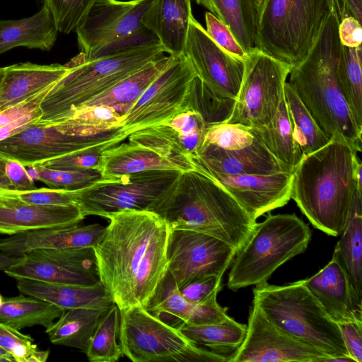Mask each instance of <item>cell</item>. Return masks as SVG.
<instances>
[{
  "mask_svg": "<svg viewBox=\"0 0 362 362\" xmlns=\"http://www.w3.org/2000/svg\"><path fill=\"white\" fill-rule=\"evenodd\" d=\"M108 219L93 247L100 281L119 310L146 308L168 271L170 229L148 211H122Z\"/></svg>",
  "mask_w": 362,
  "mask_h": 362,
  "instance_id": "1",
  "label": "cell"
},
{
  "mask_svg": "<svg viewBox=\"0 0 362 362\" xmlns=\"http://www.w3.org/2000/svg\"><path fill=\"white\" fill-rule=\"evenodd\" d=\"M358 152L346 142L331 139L303 156L293 170L291 199L313 226L339 236L347 222L357 187Z\"/></svg>",
  "mask_w": 362,
  "mask_h": 362,
  "instance_id": "2",
  "label": "cell"
},
{
  "mask_svg": "<svg viewBox=\"0 0 362 362\" xmlns=\"http://www.w3.org/2000/svg\"><path fill=\"white\" fill-rule=\"evenodd\" d=\"M339 21L332 11L307 56L290 71L288 83L325 134L361 151V134L337 74L341 51Z\"/></svg>",
  "mask_w": 362,
  "mask_h": 362,
  "instance_id": "3",
  "label": "cell"
},
{
  "mask_svg": "<svg viewBox=\"0 0 362 362\" xmlns=\"http://www.w3.org/2000/svg\"><path fill=\"white\" fill-rule=\"evenodd\" d=\"M156 213L170 230H189L212 235L237 252L257 223L221 185L196 170L180 173Z\"/></svg>",
  "mask_w": 362,
  "mask_h": 362,
  "instance_id": "4",
  "label": "cell"
},
{
  "mask_svg": "<svg viewBox=\"0 0 362 362\" xmlns=\"http://www.w3.org/2000/svg\"><path fill=\"white\" fill-rule=\"evenodd\" d=\"M332 11L339 22L351 16L345 0H259L255 47L293 66L307 56Z\"/></svg>",
  "mask_w": 362,
  "mask_h": 362,
  "instance_id": "5",
  "label": "cell"
},
{
  "mask_svg": "<svg viewBox=\"0 0 362 362\" xmlns=\"http://www.w3.org/2000/svg\"><path fill=\"white\" fill-rule=\"evenodd\" d=\"M165 53L155 41L88 61L77 55L67 64L69 72L42 100L39 121L54 122L69 118L75 110Z\"/></svg>",
  "mask_w": 362,
  "mask_h": 362,
  "instance_id": "6",
  "label": "cell"
},
{
  "mask_svg": "<svg viewBox=\"0 0 362 362\" xmlns=\"http://www.w3.org/2000/svg\"><path fill=\"white\" fill-rule=\"evenodd\" d=\"M252 301L280 329L327 357H350L338 324L328 316L302 280L285 286L267 281L255 285Z\"/></svg>",
  "mask_w": 362,
  "mask_h": 362,
  "instance_id": "7",
  "label": "cell"
},
{
  "mask_svg": "<svg viewBox=\"0 0 362 362\" xmlns=\"http://www.w3.org/2000/svg\"><path fill=\"white\" fill-rule=\"evenodd\" d=\"M308 226L295 214H269L253 230L231 263L227 286L237 291L266 282L274 272L305 251L311 239Z\"/></svg>",
  "mask_w": 362,
  "mask_h": 362,
  "instance_id": "8",
  "label": "cell"
},
{
  "mask_svg": "<svg viewBox=\"0 0 362 362\" xmlns=\"http://www.w3.org/2000/svg\"><path fill=\"white\" fill-rule=\"evenodd\" d=\"M119 342L134 362H224L228 356L193 344L180 329L151 315L143 306L119 310Z\"/></svg>",
  "mask_w": 362,
  "mask_h": 362,
  "instance_id": "9",
  "label": "cell"
},
{
  "mask_svg": "<svg viewBox=\"0 0 362 362\" xmlns=\"http://www.w3.org/2000/svg\"><path fill=\"white\" fill-rule=\"evenodd\" d=\"M151 0H98L74 31L83 61L158 41L142 23Z\"/></svg>",
  "mask_w": 362,
  "mask_h": 362,
  "instance_id": "10",
  "label": "cell"
},
{
  "mask_svg": "<svg viewBox=\"0 0 362 362\" xmlns=\"http://www.w3.org/2000/svg\"><path fill=\"white\" fill-rule=\"evenodd\" d=\"M182 172L151 170L116 179H100L74 191V202L83 215L109 218L126 210L156 213L175 186Z\"/></svg>",
  "mask_w": 362,
  "mask_h": 362,
  "instance_id": "11",
  "label": "cell"
},
{
  "mask_svg": "<svg viewBox=\"0 0 362 362\" xmlns=\"http://www.w3.org/2000/svg\"><path fill=\"white\" fill-rule=\"evenodd\" d=\"M241 85L229 118L225 122L247 127L268 124L284 98L291 68L255 47L244 60Z\"/></svg>",
  "mask_w": 362,
  "mask_h": 362,
  "instance_id": "12",
  "label": "cell"
},
{
  "mask_svg": "<svg viewBox=\"0 0 362 362\" xmlns=\"http://www.w3.org/2000/svg\"><path fill=\"white\" fill-rule=\"evenodd\" d=\"M197 74L187 57H173L168 68L148 87L123 117L122 130L132 133L164 123L187 110Z\"/></svg>",
  "mask_w": 362,
  "mask_h": 362,
  "instance_id": "13",
  "label": "cell"
},
{
  "mask_svg": "<svg viewBox=\"0 0 362 362\" xmlns=\"http://www.w3.org/2000/svg\"><path fill=\"white\" fill-rule=\"evenodd\" d=\"M237 252L212 235L189 230H170L168 271L178 288L199 277L223 276Z\"/></svg>",
  "mask_w": 362,
  "mask_h": 362,
  "instance_id": "14",
  "label": "cell"
},
{
  "mask_svg": "<svg viewBox=\"0 0 362 362\" xmlns=\"http://www.w3.org/2000/svg\"><path fill=\"white\" fill-rule=\"evenodd\" d=\"M128 136L121 127L95 136H78L65 132L59 122H35L0 141V153L23 165L40 164L109 140Z\"/></svg>",
  "mask_w": 362,
  "mask_h": 362,
  "instance_id": "15",
  "label": "cell"
},
{
  "mask_svg": "<svg viewBox=\"0 0 362 362\" xmlns=\"http://www.w3.org/2000/svg\"><path fill=\"white\" fill-rule=\"evenodd\" d=\"M4 272L13 279L84 286L100 282L95 250L91 247L34 250Z\"/></svg>",
  "mask_w": 362,
  "mask_h": 362,
  "instance_id": "16",
  "label": "cell"
},
{
  "mask_svg": "<svg viewBox=\"0 0 362 362\" xmlns=\"http://www.w3.org/2000/svg\"><path fill=\"white\" fill-rule=\"evenodd\" d=\"M327 356L274 325L252 301L246 333L228 362H323Z\"/></svg>",
  "mask_w": 362,
  "mask_h": 362,
  "instance_id": "17",
  "label": "cell"
},
{
  "mask_svg": "<svg viewBox=\"0 0 362 362\" xmlns=\"http://www.w3.org/2000/svg\"><path fill=\"white\" fill-rule=\"evenodd\" d=\"M185 55L197 77L212 92L235 100L244 74V61L221 48L193 16Z\"/></svg>",
  "mask_w": 362,
  "mask_h": 362,
  "instance_id": "18",
  "label": "cell"
},
{
  "mask_svg": "<svg viewBox=\"0 0 362 362\" xmlns=\"http://www.w3.org/2000/svg\"><path fill=\"white\" fill-rule=\"evenodd\" d=\"M207 176L221 185L255 221L291 199L293 172Z\"/></svg>",
  "mask_w": 362,
  "mask_h": 362,
  "instance_id": "19",
  "label": "cell"
},
{
  "mask_svg": "<svg viewBox=\"0 0 362 362\" xmlns=\"http://www.w3.org/2000/svg\"><path fill=\"white\" fill-rule=\"evenodd\" d=\"M189 158L194 169L206 175L269 174L293 170L274 157L257 139L250 146L233 151L203 144L200 151Z\"/></svg>",
  "mask_w": 362,
  "mask_h": 362,
  "instance_id": "20",
  "label": "cell"
},
{
  "mask_svg": "<svg viewBox=\"0 0 362 362\" xmlns=\"http://www.w3.org/2000/svg\"><path fill=\"white\" fill-rule=\"evenodd\" d=\"M146 309L151 315L180 329L183 325H207L223 322L228 315L216 298L198 303L182 296L170 273L167 271Z\"/></svg>",
  "mask_w": 362,
  "mask_h": 362,
  "instance_id": "21",
  "label": "cell"
},
{
  "mask_svg": "<svg viewBox=\"0 0 362 362\" xmlns=\"http://www.w3.org/2000/svg\"><path fill=\"white\" fill-rule=\"evenodd\" d=\"M302 281L335 322L362 321V296L334 258L317 274Z\"/></svg>",
  "mask_w": 362,
  "mask_h": 362,
  "instance_id": "22",
  "label": "cell"
},
{
  "mask_svg": "<svg viewBox=\"0 0 362 362\" xmlns=\"http://www.w3.org/2000/svg\"><path fill=\"white\" fill-rule=\"evenodd\" d=\"M76 204L40 205L0 195V234L16 235L30 230L78 224L83 219Z\"/></svg>",
  "mask_w": 362,
  "mask_h": 362,
  "instance_id": "23",
  "label": "cell"
},
{
  "mask_svg": "<svg viewBox=\"0 0 362 362\" xmlns=\"http://www.w3.org/2000/svg\"><path fill=\"white\" fill-rule=\"evenodd\" d=\"M99 223L44 228L13 235L0 240V251L11 257L41 249L94 247L105 232Z\"/></svg>",
  "mask_w": 362,
  "mask_h": 362,
  "instance_id": "24",
  "label": "cell"
},
{
  "mask_svg": "<svg viewBox=\"0 0 362 362\" xmlns=\"http://www.w3.org/2000/svg\"><path fill=\"white\" fill-rule=\"evenodd\" d=\"M192 0H151L142 23L165 53L184 56L192 18Z\"/></svg>",
  "mask_w": 362,
  "mask_h": 362,
  "instance_id": "25",
  "label": "cell"
},
{
  "mask_svg": "<svg viewBox=\"0 0 362 362\" xmlns=\"http://www.w3.org/2000/svg\"><path fill=\"white\" fill-rule=\"evenodd\" d=\"M19 292L52 303L63 310L78 308L108 309L114 304L101 282L84 286L17 278Z\"/></svg>",
  "mask_w": 362,
  "mask_h": 362,
  "instance_id": "26",
  "label": "cell"
},
{
  "mask_svg": "<svg viewBox=\"0 0 362 362\" xmlns=\"http://www.w3.org/2000/svg\"><path fill=\"white\" fill-rule=\"evenodd\" d=\"M69 71L67 64L40 65L29 62L5 67V76L0 89V110L20 103L55 83Z\"/></svg>",
  "mask_w": 362,
  "mask_h": 362,
  "instance_id": "27",
  "label": "cell"
},
{
  "mask_svg": "<svg viewBox=\"0 0 362 362\" xmlns=\"http://www.w3.org/2000/svg\"><path fill=\"white\" fill-rule=\"evenodd\" d=\"M58 30L45 6L35 14L19 20L0 21V54L13 48L50 50L56 42Z\"/></svg>",
  "mask_w": 362,
  "mask_h": 362,
  "instance_id": "28",
  "label": "cell"
},
{
  "mask_svg": "<svg viewBox=\"0 0 362 362\" xmlns=\"http://www.w3.org/2000/svg\"><path fill=\"white\" fill-rule=\"evenodd\" d=\"M173 59V56L164 55L149 62L82 106L110 107L124 117L148 87L168 68Z\"/></svg>",
  "mask_w": 362,
  "mask_h": 362,
  "instance_id": "29",
  "label": "cell"
},
{
  "mask_svg": "<svg viewBox=\"0 0 362 362\" xmlns=\"http://www.w3.org/2000/svg\"><path fill=\"white\" fill-rule=\"evenodd\" d=\"M102 179H116L151 170H174L180 167L155 152L134 144L111 146L102 152Z\"/></svg>",
  "mask_w": 362,
  "mask_h": 362,
  "instance_id": "30",
  "label": "cell"
},
{
  "mask_svg": "<svg viewBox=\"0 0 362 362\" xmlns=\"http://www.w3.org/2000/svg\"><path fill=\"white\" fill-rule=\"evenodd\" d=\"M194 1L225 24L247 54L255 48L259 0Z\"/></svg>",
  "mask_w": 362,
  "mask_h": 362,
  "instance_id": "31",
  "label": "cell"
},
{
  "mask_svg": "<svg viewBox=\"0 0 362 362\" xmlns=\"http://www.w3.org/2000/svg\"><path fill=\"white\" fill-rule=\"evenodd\" d=\"M362 192L357 190L334 258L346 273L355 291L362 296Z\"/></svg>",
  "mask_w": 362,
  "mask_h": 362,
  "instance_id": "32",
  "label": "cell"
},
{
  "mask_svg": "<svg viewBox=\"0 0 362 362\" xmlns=\"http://www.w3.org/2000/svg\"><path fill=\"white\" fill-rule=\"evenodd\" d=\"M108 309L66 310L57 322L46 328L45 332L52 344L76 348L85 353L99 322Z\"/></svg>",
  "mask_w": 362,
  "mask_h": 362,
  "instance_id": "33",
  "label": "cell"
},
{
  "mask_svg": "<svg viewBox=\"0 0 362 362\" xmlns=\"http://www.w3.org/2000/svg\"><path fill=\"white\" fill-rule=\"evenodd\" d=\"M250 129L255 137L283 163L294 168L302 159L303 155L293 136L285 98L268 124Z\"/></svg>",
  "mask_w": 362,
  "mask_h": 362,
  "instance_id": "34",
  "label": "cell"
},
{
  "mask_svg": "<svg viewBox=\"0 0 362 362\" xmlns=\"http://www.w3.org/2000/svg\"><path fill=\"white\" fill-rule=\"evenodd\" d=\"M64 311L47 301L21 293L16 297L4 298L0 307V322L18 330L35 325L47 328Z\"/></svg>",
  "mask_w": 362,
  "mask_h": 362,
  "instance_id": "35",
  "label": "cell"
},
{
  "mask_svg": "<svg viewBox=\"0 0 362 362\" xmlns=\"http://www.w3.org/2000/svg\"><path fill=\"white\" fill-rule=\"evenodd\" d=\"M246 329L247 325L236 322L229 316L218 323L183 325L180 328L195 345L206 346L211 351L223 355L235 350L241 344Z\"/></svg>",
  "mask_w": 362,
  "mask_h": 362,
  "instance_id": "36",
  "label": "cell"
},
{
  "mask_svg": "<svg viewBox=\"0 0 362 362\" xmlns=\"http://www.w3.org/2000/svg\"><path fill=\"white\" fill-rule=\"evenodd\" d=\"M127 138L129 143L149 149L175 163L182 172L195 170L182 145L179 134L165 124L136 131Z\"/></svg>",
  "mask_w": 362,
  "mask_h": 362,
  "instance_id": "37",
  "label": "cell"
},
{
  "mask_svg": "<svg viewBox=\"0 0 362 362\" xmlns=\"http://www.w3.org/2000/svg\"><path fill=\"white\" fill-rule=\"evenodd\" d=\"M361 45L348 47L341 45L337 74L341 92L358 127L362 130Z\"/></svg>",
  "mask_w": 362,
  "mask_h": 362,
  "instance_id": "38",
  "label": "cell"
},
{
  "mask_svg": "<svg viewBox=\"0 0 362 362\" xmlns=\"http://www.w3.org/2000/svg\"><path fill=\"white\" fill-rule=\"evenodd\" d=\"M284 98L294 139L303 156L327 144L330 139L321 130L300 98L286 82Z\"/></svg>",
  "mask_w": 362,
  "mask_h": 362,
  "instance_id": "39",
  "label": "cell"
},
{
  "mask_svg": "<svg viewBox=\"0 0 362 362\" xmlns=\"http://www.w3.org/2000/svg\"><path fill=\"white\" fill-rule=\"evenodd\" d=\"M123 116L106 106H81L67 119L58 121L67 133L78 136H95L120 128Z\"/></svg>",
  "mask_w": 362,
  "mask_h": 362,
  "instance_id": "40",
  "label": "cell"
},
{
  "mask_svg": "<svg viewBox=\"0 0 362 362\" xmlns=\"http://www.w3.org/2000/svg\"><path fill=\"white\" fill-rule=\"evenodd\" d=\"M119 310L114 303L99 322L85 352L90 362H115L124 356L119 342Z\"/></svg>",
  "mask_w": 362,
  "mask_h": 362,
  "instance_id": "41",
  "label": "cell"
},
{
  "mask_svg": "<svg viewBox=\"0 0 362 362\" xmlns=\"http://www.w3.org/2000/svg\"><path fill=\"white\" fill-rule=\"evenodd\" d=\"M57 82L20 103L0 110V141L21 132L40 119L42 115L40 104Z\"/></svg>",
  "mask_w": 362,
  "mask_h": 362,
  "instance_id": "42",
  "label": "cell"
},
{
  "mask_svg": "<svg viewBox=\"0 0 362 362\" xmlns=\"http://www.w3.org/2000/svg\"><path fill=\"white\" fill-rule=\"evenodd\" d=\"M26 167L27 172L33 180L42 182L53 189L80 190L91 186L102 178L100 172L94 170H59L40 164Z\"/></svg>",
  "mask_w": 362,
  "mask_h": 362,
  "instance_id": "43",
  "label": "cell"
},
{
  "mask_svg": "<svg viewBox=\"0 0 362 362\" xmlns=\"http://www.w3.org/2000/svg\"><path fill=\"white\" fill-rule=\"evenodd\" d=\"M125 139L126 138L124 137H117L107 141L45 161L40 165L59 170H94L100 172L103 166L102 152L111 146L119 144Z\"/></svg>",
  "mask_w": 362,
  "mask_h": 362,
  "instance_id": "44",
  "label": "cell"
},
{
  "mask_svg": "<svg viewBox=\"0 0 362 362\" xmlns=\"http://www.w3.org/2000/svg\"><path fill=\"white\" fill-rule=\"evenodd\" d=\"M98 0H41L48 9L59 33L68 35L82 23Z\"/></svg>",
  "mask_w": 362,
  "mask_h": 362,
  "instance_id": "45",
  "label": "cell"
},
{
  "mask_svg": "<svg viewBox=\"0 0 362 362\" xmlns=\"http://www.w3.org/2000/svg\"><path fill=\"white\" fill-rule=\"evenodd\" d=\"M0 346L6 350L16 362H45L49 351H40L34 339L18 329L0 322Z\"/></svg>",
  "mask_w": 362,
  "mask_h": 362,
  "instance_id": "46",
  "label": "cell"
},
{
  "mask_svg": "<svg viewBox=\"0 0 362 362\" xmlns=\"http://www.w3.org/2000/svg\"><path fill=\"white\" fill-rule=\"evenodd\" d=\"M255 141L250 127L240 124L221 122L208 126L204 144L233 151L247 147Z\"/></svg>",
  "mask_w": 362,
  "mask_h": 362,
  "instance_id": "47",
  "label": "cell"
},
{
  "mask_svg": "<svg viewBox=\"0 0 362 362\" xmlns=\"http://www.w3.org/2000/svg\"><path fill=\"white\" fill-rule=\"evenodd\" d=\"M2 195L32 204H76L74 202V191L53 189L50 187L35 188L32 190L26 191L6 189Z\"/></svg>",
  "mask_w": 362,
  "mask_h": 362,
  "instance_id": "48",
  "label": "cell"
},
{
  "mask_svg": "<svg viewBox=\"0 0 362 362\" xmlns=\"http://www.w3.org/2000/svg\"><path fill=\"white\" fill-rule=\"evenodd\" d=\"M206 31L228 54L245 60L247 54L233 37L230 29L210 12L205 13Z\"/></svg>",
  "mask_w": 362,
  "mask_h": 362,
  "instance_id": "49",
  "label": "cell"
},
{
  "mask_svg": "<svg viewBox=\"0 0 362 362\" xmlns=\"http://www.w3.org/2000/svg\"><path fill=\"white\" fill-rule=\"evenodd\" d=\"M222 276L210 275L196 279L179 289L187 300L203 303L216 299L221 290Z\"/></svg>",
  "mask_w": 362,
  "mask_h": 362,
  "instance_id": "50",
  "label": "cell"
},
{
  "mask_svg": "<svg viewBox=\"0 0 362 362\" xmlns=\"http://www.w3.org/2000/svg\"><path fill=\"white\" fill-rule=\"evenodd\" d=\"M180 136L206 135L209 124L197 111L189 109L179 112L164 123Z\"/></svg>",
  "mask_w": 362,
  "mask_h": 362,
  "instance_id": "51",
  "label": "cell"
},
{
  "mask_svg": "<svg viewBox=\"0 0 362 362\" xmlns=\"http://www.w3.org/2000/svg\"><path fill=\"white\" fill-rule=\"evenodd\" d=\"M338 325L350 357L355 362H362V321L344 322Z\"/></svg>",
  "mask_w": 362,
  "mask_h": 362,
  "instance_id": "52",
  "label": "cell"
},
{
  "mask_svg": "<svg viewBox=\"0 0 362 362\" xmlns=\"http://www.w3.org/2000/svg\"><path fill=\"white\" fill-rule=\"evenodd\" d=\"M338 36L341 45L348 47H357L361 45L362 27L353 16L344 18L338 25Z\"/></svg>",
  "mask_w": 362,
  "mask_h": 362,
  "instance_id": "53",
  "label": "cell"
},
{
  "mask_svg": "<svg viewBox=\"0 0 362 362\" xmlns=\"http://www.w3.org/2000/svg\"><path fill=\"white\" fill-rule=\"evenodd\" d=\"M6 174L12 188L18 191L32 190L37 188L26 168L16 160H9L6 165Z\"/></svg>",
  "mask_w": 362,
  "mask_h": 362,
  "instance_id": "54",
  "label": "cell"
},
{
  "mask_svg": "<svg viewBox=\"0 0 362 362\" xmlns=\"http://www.w3.org/2000/svg\"><path fill=\"white\" fill-rule=\"evenodd\" d=\"M10 159L0 153V188L13 189L6 174V165Z\"/></svg>",
  "mask_w": 362,
  "mask_h": 362,
  "instance_id": "55",
  "label": "cell"
},
{
  "mask_svg": "<svg viewBox=\"0 0 362 362\" xmlns=\"http://www.w3.org/2000/svg\"><path fill=\"white\" fill-rule=\"evenodd\" d=\"M353 17L362 21V0H345Z\"/></svg>",
  "mask_w": 362,
  "mask_h": 362,
  "instance_id": "56",
  "label": "cell"
},
{
  "mask_svg": "<svg viewBox=\"0 0 362 362\" xmlns=\"http://www.w3.org/2000/svg\"><path fill=\"white\" fill-rule=\"evenodd\" d=\"M21 257H11L0 251V270L4 271L18 262Z\"/></svg>",
  "mask_w": 362,
  "mask_h": 362,
  "instance_id": "57",
  "label": "cell"
},
{
  "mask_svg": "<svg viewBox=\"0 0 362 362\" xmlns=\"http://www.w3.org/2000/svg\"><path fill=\"white\" fill-rule=\"evenodd\" d=\"M1 361H16L13 357L4 348L0 346V362Z\"/></svg>",
  "mask_w": 362,
  "mask_h": 362,
  "instance_id": "58",
  "label": "cell"
},
{
  "mask_svg": "<svg viewBox=\"0 0 362 362\" xmlns=\"http://www.w3.org/2000/svg\"><path fill=\"white\" fill-rule=\"evenodd\" d=\"M5 76V67H0V89L4 82Z\"/></svg>",
  "mask_w": 362,
  "mask_h": 362,
  "instance_id": "59",
  "label": "cell"
},
{
  "mask_svg": "<svg viewBox=\"0 0 362 362\" xmlns=\"http://www.w3.org/2000/svg\"><path fill=\"white\" fill-rule=\"evenodd\" d=\"M4 300V298H3V296L0 294V307L1 306Z\"/></svg>",
  "mask_w": 362,
  "mask_h": 362,
  "instance_id": "60",
  "label": "cell"
},
{
  "mask_svg": "<svg viewBox=\"0 0 362 362\" xmlns=\"http://www.w3.org/2000/svg\"><path fill=\"white\" fill-rule=\"evenodd\" d=\"M5 190H6V189L0 188V195H1L4 192Z\"/></svg>",
  "mask_w": 362,
  "mask_h": 362,
  "instance_id": "61",
  "label": "cell"
}]
</instances>
